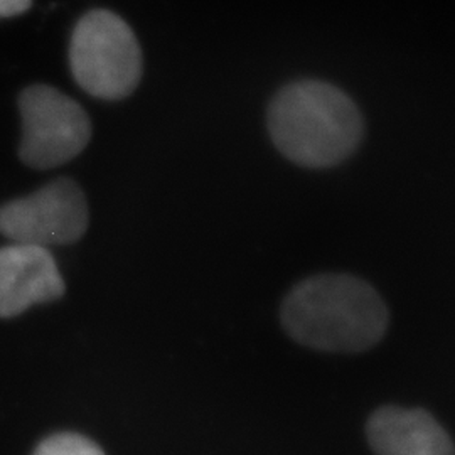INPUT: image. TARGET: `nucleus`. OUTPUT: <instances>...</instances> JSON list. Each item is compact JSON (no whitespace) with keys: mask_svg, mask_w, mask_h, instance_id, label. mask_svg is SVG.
I'll use <instances>...</instances> for the list:
<instances>
[{"mask_svg":"<svg viewBox=\"0 0 455 455\" xmlns=\"http://www.w3.org/2000/svg\"><path fill=\"white\" fill-rule=\"evenodd\" d=\"M293 341L327 353H361L387 332L388 310L371 285L349 275H317L295 285L282 306Z\"/></svg>","mask_w":455,"mask_h":455,"instance_id":"nucleus-1","label":"nucleus"},{"mask_svg":"<svg viewBox=\"0 0 455 455\" xmlns=\"http://www.w3.org/2000/svg\"><path fill=\"white\" fill-rule=\"evenodd\" d=\"M22 116L20 161L52 169L80 156L92 139V122L82 105L48 84H34L19 97Z\"/></svg>","mask_w":455,"mask_h":455,"instance_id":"nucleus-4","label":"nucleus"},{"mask_svg":"<svg viewBox=\"0 0 455 455\" xmlns=\"http://www.w3.org/2000/svg\"><path fill=\"white\" fill-rule=\"evenodd\" d=\"M69 65L84 92L101 100H122L142 78V51L131 26L110 11L80 19L69 44Z\"/></svg>","mask_w":455,"mask_h":455,"instance_id":"nucleus-3","label":"nucleus"},{"mask_svg":"<svg viewBox=\"0 0 455 455\" xmlns=\"http://www.w3.org/2000/svg\"><path fill=\"white\" fill-rule=\"evenodd\" d=\"M63 293L65 282L48 248L22 243L0 248V317H16Z\"/></svg>","mask_w":455,"mask_h":455,"instance_id":"nucleus-6","label":"nucleus"},{"mask_svg":"<svg viewBox=\"0 0 455 455\" xmlns=\"http://www.w3.org/2000/svg\"><path fill=\"white\" fill-rule=\"evenodd\" d=\"M33 0H0V17H14L29 11Z\"/></svg>","mask_w":455,"mask_h":455,"instance_id":"nucleus-9","label":"nucleus"},{"mask_svg":"<svg viewBox=\"0 0 455 455\" xmlns=\"http://www.w3.org/2000/svg\"><path fill=\"white\" fill-rule=\"evenodd\" d=\"M88 221L84 193L68 178L52 180L34 195L0 206V235L14 243L43 248L76 243Z\"/></svg>","mask_w":455,"mask_h":455,"instance_id":"nucleus-5","label":"nucleus"},{"mask_svg":"<svg viewBox=\"0 0 455 455\" xmlns=\"http://www.w3.org/2000/svg\"><path fill=\"white\" fill-rule=\"evenodd\" d=\"M268 131L278 150L293 163L329 167L356 148L363 122L356 105L338 88L300 82L272 101Z\"/></svg>","mask_w":455,"mask_h":455,"instance_id":"nucleus-2","label":"nucleus"},{"mask_svg":"<svg viewBox=\"0 0 455 455\" xmlns=\"http://www.w3.org/2000/svg\"><path fill=\"white\" fill-rule=\"evenodd\" d=\"M34 455H105L93 440L80 434H56L43 440Z\"/></svg>","mask_w":455,"mask_h":455,"instance_id":"nucleus-8","label":"nucleus"},{"mask_svg":"<svg viewBox=\"0 0 455 455\" xmlns=\"http://www.w3.org/2000/svg\"><path fill=\"white\" fill-rule=\"evenodd\" d=\"M376 455H455L451 435L428 411L383 407L366 425Z\"/></svg>","mask_w":455,"mask_h":455,"instance_id":"nucleus-7","label":"nucleus"}]
</instances>
